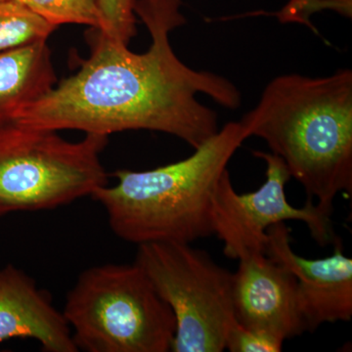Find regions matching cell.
<instances>
[{
	"label": "cell",
	"instance_id": "1",
	"mask_svg": "<svg viewBox=\"0 0 352 352\" xmlns=\"http://www.w3.org/2000/svg\"><path fill=\"white\" fill-rule=\"evenodd\" d=\"M182 6V0L136 1L134 13L152 39L141 54L90 28L85 34L90 54L80 61V69L21 108L12 122L106 136L145 129L170 134L193 149L200 147L219 127L217 113L201 104L198 94L232 110L240 107L242 95L228 78L196 71L176 56L170 36L184 25Z\"/></svg>",
	"mask_w": 352,
	"mask_h": 352
},
{
	"label": "cell",
	"instance_id": "2",
	"mask_svg": "<svg viewBox=\"0 0 352 352\" xmlns=\"http://www.w3.org/2000/svg\"><path fill=\"white\" fill-rule=\"evenodd\" d=\"M240 122L249 138L265 141L322 210L332 215L336 197L351 196V69L324 78L277 76Z\"/></svg>",
	"mask_w": 352,
	"mask_h": 352
},
{
	"label": "cell",
	"instance_id": "3",
	"mask_svg": "<svg viewBox=\"0 0 352 352\" xmlns=\"http://www.w3.org/2000/svg\"><path fill=\"white\" fill-rule=\"evenodd\" d=\"M249 134L229 122L191 156L150 170H117L92 194L113 232L126 242L191 244L214 235L212 198L227 164Z\"/></svg>",
	"mask_w": 352,
	"mask_h": 352
},
{
	"label": "cell",
	"instance_id": "4",
	"mask_svg": "<svg viewBox=\"0 0 352 352\" xmlns=\"http://www.w3.org/2000/svg\"><path fill=\"white\" fill-rule=\"evenodd\" d=\"M62 312L78 351L168 352L173 346L175 315L135 263L83 271Z\"/></svg>",
	"mask_w": 352,
	"mask_h": 352
},
{
	"label": "cell",
	"instance_id": "5",
	"mask_svg": "<svg viewBox=\"0 0 352 352\" xmlns=\"http://www.w3.org/2000/svg\"><path fill=\"white\" fill-rule=\"evenodd\" d=\"M108 136L71 142L57 131L0 126V217L69 205L108 184L101 153Z\"/></svg>",
	"mask_w": 352,
	"mask_h": 352
},
{
	"label": "cell",
	"instance_id": "6",
	"mask_svg": "<svg viewBox=\"0 0 352 352\" xmlns=\"http://www.w3.org/2000/svg\"><path fill=\"white\" fill-rule=\"evenodd\" d=\"M134 263L175 315L173 352H221L237 322L233 273L186 243L138 245Z\"/></svg>",
	"mask_w": 352,
	"mask_h": 352
},
{
	"label": "cell",
	"instance_id": "7",
	"mask_svg": "<svg viewBox=\"0 0 352 352\" xmlns=\"http://www.w3.org/2000/svg\"><path fill=\"white\" fill-rule=\"evenodd\" d=\"M252 155L265 162V182L256 191L239 194L226 170L212 198V228L223 243L227 258L239 259L252 252L265 254L267 229L287 220L305 223L321 247L333 244L336 235L332 215L311 200H307L303 208L289 205L285 187L291 175L284 162L272 153L254 151Z\"/></svg>",
	"mask_w": 352,
	"mask_h": 352
},
{
	"label": "cell",
	"instance_id": "8",
	"mask_svg": "<svg viewBox=\"0 0 352 352\" xmlns=\"http://www.w3.org/2000/svg\"><path fill=\"white\" fill-rule=\"evenodd\" d=\"M333 244L335 249L328 258L307 259L292 249L291 228L286 222L267 229L265 254L295 276L307 332L352 318V259L344 256L340 238Z\"/></svg>",
	"mask_w": 352,
	"mask_h": 352
},
{
	"label": "cell",
	"instance_id": "9",
	"mask_svg": "<svg viewBox=\"0 0 352 352\" xmlns=\"http://www.w3.org/2000/svg\"><path fill=\"white\" fill-rule=\"evenodd\" d=\"M238 261L233 273L238 323L284 342L307 332L295 276L263 252H252Z\"/></svg>",
	"mask_w": 352,
	"mask_h": 352
},
{
	"label": "cell",
	"instance_id": "10",
	"mask_svg": "<svg viewBox=\"0 0 352 352\" xmlns=\"http://www.w3.org/2000/svg\"><path fill=\"white\" fill-rule=\"evenodd\" d=\"M12 339L36 340L46 352L78 351L68 322L50 294L9 264L0 270V344Z\"/></svg>",
	"mask_w": 352,
	"mask_h": 352
},
{
	"label": "cell",
	"instance_id": "11",
	"mask_svg": "<svg viewBox=\"0 0 352 352\" xmlns=\"http://www.w3.org/2000/svg\"><path fill=\"white\" fill-rule=\"evenodd\" d=\"M56 85L47 43L0 53V126L11 122L17 111L43 97Z\"/></svg>",
	"mask_w": 352,
	"mask_h": 352
},
{
	"label": "cell",
	"instance_id": "12",
	"mask_svg": "<svg viewBox=\"0 0 352 352\" xmlns=\"http://www.w3.org/2000/svg\"><path fill=\"white\" fill-rule=\"evenodd\" d=\"M57 28L15 0H0V53L46 43Z\"/></svg>",
	"mask_w": 352,
	"mask_h": 352
},
{
	"label": "cell",
	"instance_id": "13",
	"mask_svg": "<svg viewBox=\"0 0 352 352\" xmlns=\"http://www.w3.org/2000/svg\"><path fill=\"white\" fill-rule=\"evenodd\" d=\"M48 24H76L100 28L97 0H15Z\"/></svg>",
	"mask_w": 352,
	"mask_h": 352
},
{
	"label": "cell",
	"instance_id": "14",
	"mask_svg": "<svg viewBox=\"0 0 352 352\" xmlns=\"http://www.w3.org/2000/svg\"><path fill=\"white\" fill-rule=\"evenodd\" d=\"M100 28L99 31L113 43L129 46L138 34V19L134 8L138 0H97Z\"/></svg>",
	"mask_w": 352,
	"mask_h": 352
},
{
	"label": "cell",
	"instance_id": "15",
	"mask_svg": "<svg viewBox=\"0 0 352 352\" xmlns=\"http://www.w3.org/2000/svg\"><path fill=\"white\" fill-rule=\"evenodd\" d=\"M284 340L261 331L234 324L227 336L226 349L231 352H280Z\"/></svg>",
	"mask_w": 352,
	"mask_h": 352
}]
</instances>
